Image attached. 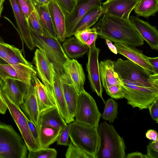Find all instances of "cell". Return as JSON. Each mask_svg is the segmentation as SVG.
<instances>
[{
	"label": "cell",
	"mask_w": 158,
	"mask_h": 158,
	"mask_svg": "<svg viewBox=\"0 0 158 158\" xmlns=\"http://www.w3.org/2000/svg\"><path fill=\"white\" fill-rule=\"evenodd\" d=\"M97 130L100 139L97 158H126L124 140L113 125L104 121L99 125Z\"/></svg>",
	"instance_id": "7a4b0ae2"
},
{
	"label": "cell",
	"mask_w": 158,
	"mask_h": 158,
	"mask_svg": "<svg viewBox=\"0 0 158 158\" xmlns=\"http://www.w3.org/2000/svg\"><path fill=\"white\" fill-rule=\"evenodd\" d=\"M149 158L147 155L139 152H135L128 154L126 158Z\"/></svg>",
	"instance_id": "c3c4849f"
},
{
	"label": "cell",
	"mask_w": 158,
	"mask_h": 158,
	"mask_svg": "<svg viewBox=\"0 0 158 158\" xmlns=\"http://www.w3.org/2000/svg\"><path fill=\"white\" fill-rule=\"evenodd\" d=\"M67 125L56 106L40 113V126L61 129Z\"/></svg>",
	"instance_id": "cb8c5ba5"
},
{
	"label": "cell",
	"mask_w": 158,
	"mask_h": 158,
	"mask_svg": "<svg viewBox=\"0 0 158 158\" xmlns=\"http://www.w3.org/2000/svg\"><path fill=\"white\" fill-rule=\"evenodd\" d=\"M120 83L123 93V98L133 108L139 110L148 109L158 97V89L146 86L141 84L120 79Z\"/></svg>",
	"instance_id": "277c9868"
},
{
	"label": "cell",
	"mask_w": 158,
	"mask_h": 158,
	"mask_svg": "<svg viewBox=\"0 0 158 158\" xmlns=\"http://www.w3.org/2000/svg\"><path fill=\"white\" fill-rule=\"evenodd\" d=\"M69 137L75 146L97 158L100 143L97 128L74 121L72 122Z\"/></svg>",
	"instance_id": "3957f363"
},
{
	"label": "cell",
	"mask_w": 158,
	"mask_h": 158,
	"mask_svg": "<svg viewBox=\"0 0 158 158\" xmlns=\"http://www.w3.org/2000/svg\"><path fill=\"white\" fill-rule=\"evenodd\" d=\"M130 19L144 41L147 42L152 49L157 50L158 31L156 27L137 17L131 16Z\"/></svg>",
	"instance_id": "44dd1931"
},
{
	"label": "cell",
	"mask_w": 158,
	"mask_h": 158,
	"mask_svg": "<svg viewBox=\"0 0 158 158\" xmlns=\"http://www.w3.org/2000/svg\"><path fill=\"white\" fill-rule=\"evenodd\" d=\"M6 45L8 54L7 64L12 66L28 81L31 82L37 74L33 66L24 57L20 49L6 43Z\"/></svg>",
	"instance_id": "8fae6325"
},
{
	"label": "cell",
	"mask_w": 158,
	"mask_h": 158,
	"mask_svg": "<svg viewBox=\"0 0 158 158\" xmlns=\"http://www.w3.org/2000/svg\"><path fill=\"white\" fill-rule=\"evenodd\" d=\"M146 137L152 141L158 140V133L156 131L152 129L148 130L146 133Z\"/></svg>",
	"instance_id": "bcb514c9"
},
{
	"label": "cell",
	"mask_w": 158,
	"mask_h": 158,
	"mask_svg": "<svg viewBox=\"0 0 158 158\" xmlns=\"http://www.w3.org/2000/svg\"><path fill=\"white\" fill-rule=\"evenodd\" d=\"M100 51V49L95 45L89 48L86 66L91 87L93 91L101 98L104 102L105 101L102 96L103 88L99 71L98 58Z\"/></svg>",
	"instance_id": "7c38bea8"
},
{
	"label": "cell",
	"mask_w": 158,
	"mask_h": 158,
	"mask_svg": "<svg viewBox=\"0 0 158 158\" xmlns=\"http://www.w3.org/2000/svg\"><path fill=\"white\" fill-rule=\"evenodd\" d=\"M63 69L78 93L85 90V77L81 64L75 59H69L63 64Z\"/></svg>",
	"instance_id": "ac0fdd59"
},
{
	"label": "cell",
	"mask_w": 158,
	"mask_h": 158,
	"mask_svg": "<svg viewBox=\"0 0 158 158\" xmlns=\"http://www.w3.org/2000/svg\"><path fill=\"white\" fill-rule=\"evenodd\" d=\"M149 158H158V140L152 141L147 146V154Z\"/></svg>",
	"instance_id": "60d3db41"
},
{
	"label": "cell",
	"mask_w": 158,
	"mask_h": 158,
	"mask_svg": "<svg viewBox=\"0 0 158 158\" xmlns=\"http://www.w3.org/2000/svg\"><path fill=\"white\" fill-rule=\"evenodd\" d=\"M106 43L110 50L114 53L117 54L118 53L117 49L115 46L112 44V42L110 40L106 39Z\"/></svg>",
	"instance_id": "f907efd6"
},
{
	"label": "cell",
	"mask_w": 158,
	"mask_h": 158,
	"mask_svg": "<svg viewBox=\"0 0 158 158\" xmlns=\"http://www.w3.org/2000/svg\"><path fill=\"white\" fill-rule=\"evenodd\" d=\"M40 4L48 5L49 3L52 0H36Z\"/></svg>",
	"instance_id": "816d5d0a"
},
{
	"label": "cell",
	"mask_w": 158,
	"mask_h": 158,
	"mask_svg": "<svg viewBox=\"0 0 158 158\" xmlns=\"http://www.w3.org/2000/svg\"><path fill=\"white\" fill-rule=\"evenodd\" d=\"M152 119L158 123V97L149 106L148 108Z\"/></svg>",
	"instance_id": "7bdbcfd3"
},
{
	"label": "cell",
	"mask_w": 158,
	"mask_h": 158,
	"mask_svg": "<svg viewBox=\"0 0 158 158\" xmlns=\"http://www.w3.org/2000/svg\"><path fill=\"white\" fill-rule=\"evenodd\" d=\"M3 85V81L0 78V93L2 89Z\"/></svg>",
	"instance_id": "db71d44e"
},
{
	"label": "cell",
	"mask_w": 158,
	"mask_h": 158,
	"mask_svg": "<svg viewBox=\"0 0 158 158\" xmlns=\"http://www.w3.org/2000/svg\"><path fill=\"white\" fill-rule=\"evenodd\" d=\"M99 68L101 80L105 89L120 83L118 74L114 69L113 61L108 59L101 61Z\"/></svg>",
	"instance_id": "d4e9b609"
},
{
	"label": "cell",
	"mask_w": 158,
	"mask_h": 158,
	"mask_svg": "<svg viewBox=\"0 0 158 158\" xmlns=\"http://www.w3.org/2000/svg\"><path fill=\"white\" fill-rule=\"evenodd\" d=\"M34 46L44 51L54 68L63 72V65L69 58L66 55L57 39L40 35L30 30Z\"/></svg>",
	"instance_id": "52a82bcc"
},
{
	"label": "cell",
	"mask_w": 158,
	"mask_h": 158,
	"mask_svg": "<svg viewBox=\"0 0 158 158\" xmlns=\"http://www.w3.org/2000/svg\"><path fill=\"white\" fill-rule=\"evenodd\" d=\"M13 11L20 36L31 51L35 46L32 40L27 20L22 13L17 0H9Z\"/></svg>",
	"instance_id": "d6986e66"
},
{
	"label": "cell",
	"mask_w": 158,
	"mask_h": 158,
	"mask_svg": "<svg viewBox=\"0 0 158 158\" xmlns=\"http://www.w3.org/2000/svg\"><path fill=\"white\" fill-rule=\"evenodd\" d=\"M0 158H2V157L0 156Z\"/></svg>",
	"instance_id": "11a10c76"
},
{
	"label": "cell",
	"mask_w": 158,
	"mask_h": 158,
	"mask_svg": "<svg viewBox=\"0 0 158 158\" xmlns=\"http://www.w3.org/2000/svg\"><path fill=\"white\" fill-rule=\"evenodd\" d=\"M114 69L122 80L158 89V74L152 75L129 60L119 58L113 61Z\"/></svg>",
	"instance_id": "5b68a950"
},
{
	"label": "cell",
	"mask_w": 158,
	"mask_h": 158,
	"mask_svg": "<svg viewBox=\"0 0 158 158\" xmlns=\"http://www.w3.org/2000/svg\"><path fill=\"white\" fill-rule=\"evenodd\" d=\"M33 87L40 113L56 106L48 88L41 82L36 76L34 77Z\"/></svg>",
	"instance_id": "603a6c76"
},
{
	"label": "cell",
	"mask_w": 158,
	"mask_h": 158,
	"mask_svg": "<svg viewBox=\"0 0 158 158\" xmlns=\"http://www.w3.org/2000/svg\"><path fill=\"white\" fill-rule=\"evenodd\" d=\"M104 103L105 107L101 117L111 123L114 122L115 118H117L118 104L112 98L108 99Z\"/></svg>",
	"instance_id": "836d02e7"
},
{
	"label": "cell",
	"mask_w": 158,
	"mask_h": 158,
	"mask_svg": "<svg viewBox=\"0 0 158 158\" xmlns=\"http://www.w3.org/2000/svg\"><path fill=\"white\" fill-rule=\"evenodd\" d=\"M27 120L31 134L34 139L39 145V134L38 128L28 118Z\"/></svg>",
	"instance_id": "f6af8a7d"
},
{
	"label": "cell",
	"mask_w": 158,
	"mask_h": 158,
	"mask_svg": "<svg viewBox=\"0 0 158 158\" xmlns=\"http://www.w3.org/2000/svg\"><path fill=\"white\" fill-rule=\"evenodd\" d=\"M134 9L138 17L155 16L158 11V0H140Z\"/></svg>",
	"instance_id": "4dcf8cb0"
},
{
	"label": "cell",
	"mask_w": 158,
	"mask_h": 158,
	"mask_svg": "<svg viewBox=\"0 0 158 158\" xmlns=\"http://www.w3.org/2000/svg\"><path fill=\"white\" fill-rule=\"evenodd\" d=\"M0 78L3 81L7 78L14 79L26 86L29 85L33 81H28L12 66L7 63H0Z\"/></svg>",
	"instance_id": "1f68e13d"
},
{
	"label": "cell",
	"mask_w": 158,
	"mask_h": 158,
	"mask_svg": "<svg viewBox=\"0 0 158 158\" xmlns=\"http://www.w3.org/2000/svg\"><path fill=\"white\" fill-rule=\"evenodd\" d=\"M103 14L102 7L91 10L78 21L74 28L72 35L78 31L90 28L96 23Z\"/></svg>",
	"instance_id": "f1b7e54d"
},
{
	"label": "cell",
	"mask_w": 158,
	"mask_h": 158,
	"mask_svg": "<svg viewBox=\"0 0 158 158\" xmlns=\"http://www.w3.org/2000/svg\"><path fill=\"white\" fill-rule=\"evenodd\" d=\"M7 108V106L0 93V113L4 114Z\"/></svg>",
	"instance_id": "681fc988"
},
{
	"label": "cell",
	"mask_w": 158,
	"mask_h": 158,
	"mask_svg": "<svg viewBox=\"0 0 158 158\" xmlns=\"http://www.w3.org/2000/svg\"><path fill=\"white\" fill-rule=\"evenodd\" d=\"M140 0H107L102 3L103 13L126 20Z\"/></svg>",
	"instance_id": "2e32d148"
},
{
	"label": "cell",
	"mask_w": 158,
	"mask_h": 158,
	"mask_svg": "<svg viewBox=\"0 0 158 158\" xmlns=\"http://www.w3.org/2000/svg\"><path fill=\"white\" fill-rule=\"evenodd\" d=\"M33 62L37 73L42 83L47 87L52 88L54 67L44 52L37 49L35 52Z\"/></svg>",
	"instance_id": "9a60e30c"
},
{
	"label": "cell",
	"mask_w": 158,
	"mask_h": 158,
	"mask_svg": "<svg viewBox=\"0 0 158 158\" xmlns=\"http://www.w3.org/2000/svg\"><path fill=\"white\" fill-rule=\"evenodd\" d=\"M0 94L5 102L10 112L17 124L28 151H35L40 148L30 130L24 113L13 103L2 91Z\"/></svg>",
	"instance_id": "9c48e42d"
},
{
	"label": "cell",
	"mask_w": 158,
	"mask_h": 158,
	"mask_svg": "<svg viewBox=\"0 0 158 158\" xmlns=\"http://www.w3.org/2000/svg\"><path fill=\"white\" fill-rule=\"evenodd\" d=\"M48 6L57 39L63 42L66 38L67 14L56 0H52Z\"/></svg>",
	"instance_id": "e0dca14e"
},
{
	"label": "cell",
	"mask_w": 158,
	"mask_h": 158,
	"mask_svg": "<svg viewBox=\"0 0 158 158\" xmlns=\"http://www.w3.org/2000/svg\"><path fill=\"white\" fill-rule=\"evenodd\" d=\"M5 0H0V17L3 9V3Z\"/></svg>",
	"instance_id": "f5cc1de1"
},
{
	"label": "cell",
	"mask_w": 158,
	"mask_h": 158,
	"mask_svg": "<svg viewBox=\"0 0 158 158\" xmlns=\"http://www.w3.org/2000/svg\"><path fill=\"white\" fill-rule=\"evenodd\" d=\"M147 59L156 72L158 73V57L152 58L148 57Z\"/></svg>",
	"instance_id": "7dc6e473"
},
{
	"label": "cell",
	"mask_w": 158,
	"mask_h": 158,
	"mask_svg": "<svg viewBox=\"0 0 158 158\" xmlns=\"http://www.w3.org/2000/svg\"><path fill=\"white\" fill-rule=\"evenodd\" d=\"M57 155L56 150L54 148H40L35 151H29L28 158H56Z\"/></svg>",
	"instance_id": "8d00e7d4"
},
{
	"label": "cell",
	"mask_w": 158,
	"mask_h": 158,
	"mask_svg": "<svg viewBox=\"0 0 158 158\" xmlns=\"http://www.w3.org/2000/svg\"><path fill=\"white\" fill-rule=\"evenodd\" d=\"M27 149L24 141L11 125L0 123V156L2 158H26Z\"/></svg>",
	"instance_id": "8992f818"
},
{
	"label": "cell",
	"mask_w": 158,
	"mask_h": 158,
	"mask_svg": "<svg viewBox=\"0 0 158 158\" xmlns=\"http://www.w3.org/2000/svg\"><path fill=\"white\" fill-rule=\"evenodd\" d=\"M64 52L69 58L76 59L82 57L89 48L81 44L75 37L65 39L62 46Z\"/></svg>",
	"instance_id": "4316f807"
},
{
	"label": "cell",
	"mask_w": 158,
	"mask_h": 158,
	"mask_svg": "<svg viewBox=\"0 0 158 158\" xmlns=\"http://www.w3.org/2000/svg\"><path fill=\"white\" fill-rule=\"evenodd\" d=\"M93 27L101 39L134 47L144 44V40L130 19L104 13Z\"/></svg>",
	"instance_id": "6da1fadb"
},
{
	"label": "cell",
	"mask_w": 158,
	"mask_h": 158,
	"mask_svg": "<svg viewBox=\"0 0 158 158\" xmlns=\"http://www.w3.org/2000/svg\"><path fill=\"white\" fill-rule=\"evenodd\" d=\"M102 0H76L72 11L66 15V38L73 36L76 25L80 19L93 8L102 7Z\"/></svg>",
	"instance_id": "30bf717a"
},
{
	"label": "cell",
	"mask_w": 158,
	"mask_h": 158,
	"mask_svg": "<svg viewBox=\"0 0 158 158\" xmlns=\"http://www.w3.org/2000/svg\"><path fill=\"white\" fill-rule=\"evenodd\" d=\"M56 0L67 14L72 11L76 1V0Z\"/></svg>",
	"instance_id": "b9f144b4"
},
{
	"label": "cell",
	"mask_w": 158,
	"mask_h": 158,
	"mask_svg": "<svg viewBox=\"0 0 158 158\" xmlns=\"http://www.w3.org/2000/svg\"><path fill=\"white\" fill-rule=\"evenodd\" d=\"M3 81L2 91L13 103L20 107V105L23 102L24 96L22 87L18 83L19 81L9 78L6 79Z\"/></svg>",
	"instance_id": "484cf974"
},
{
	"label": "cell",
	"mask_w": 158,
	"mask_h": 158,
	"mask_svg": "<svg viewBox=\"0 0 158 158\" xmlns=\"http://www.w3.org/2000/svg\"><path fill=\"white\" fill-rule=\"evenodd\" d=\"M34 79L24 97L20 107L28 119L38 128L40 126V113L33 87Z\"/></svg>",
	"instance_id": "ffe728a7"
},
{
	"label": "cell",
	"mask_w": 158,
	"mask_h": 158,
	"mask_svg": "<svg viewBox=\"0 0 158 158\" xmlns=\"http://www.w3.org/2000/svg\"><path fill=\"white\" fill-rule=\"evenodd\" d=\"M6 43L2 38L0 36V59L7 64L8 54Z\"/></svg>",
	"instance_id": "ee69618b"
},
{
	"label": "cell",
	"mask_w": 158,
	"mask_h": 158,
	"mask_svg": "<svg viewBox=\"0 0 158 158\" xmlns=\"http://www.w3.org/2000/svg\"><path fill=\"white\" fill-rule=\"evenodd\" d=\"M98 35L96 30L94 27L78 31L74 35L81 44L89 48L95 45Z\"/></svg>",
	"instance_id": "d6a6232c"
},
{
	"label": "cell",
	"mask_w": 158,
	"mask_h": 158,
	"mask_svg": "<svg viewBox=\"0 0 158 158\" xmlns=\"http://www.w3.org/2000/svg\"><path fill=\"white\" fill-rule=\"evenodd\" d=\"M34 1L35 9L45 32L49 36L57 39L48 5L41 4L36 0Z\"/></svg>",
	"instance_id": "83f0119b"
},
{
	"label": "cell",
	"mask_w": 158,
	"mask_h": 158,
	"mask_svg": "<svg viewBox=\"0 0 158 158\" xmlns=\"http://www.w3.org/2000/svg\"><path fill=\"white\" fill-rule=\"evenodd\" d=\"M105 90L106 94L112 98L118 99L123 98V93L120 83L110 86Z\"/></svg>",
	"instance_id": "ab89813d"
},
{
	"label": "cell",
	"mask_w": 158,
	"mask_h": 158,
	"mask_svg": "<svg viewBox=\"0 0 158 158\" xmlns=\"http://www.w3.org/2000/svg\"><path fill=\"white\" fill-rule=\"evenodd\" d=\"M68 146L65 154L66 158H96L95 156L78 148L71 142Z\"/></svg>",
	"instance_id": "d590c367"
},
{
	"label": "cell",
	"mask_w": 158,
	"mask_h": 158,
	"mask_svg": "<svg viewBox=\"0 0 158 158\" xmlns=\"http://www.w3.org/2000/svg\"><path fill=\"white\" fill-rule=\"evenodd\" d=\"M101 116L93 97L85 90L79 93L74 121L98 128Z\"/></svg>",
	"instance_id": "ba28073f"
},
{
	"label": "cell",
	"mask_w": 158,
	"mask_h": 158,
	"mask_svg": "<svg viewBox=\"0 0 158 158\" xmlns=\"http://www.w3.org/2000/svg\"><path fill=\"white\" fill-rule=\"evenodd\" d=\"M38 129L40 148H48L50 145L57 141L61 130L41 126H40Z\"/></svg>",
	"instance_id": "f546056e"
},
{
	"label": "cell",
	"mask_w": 158,
	"mask_h": 158,
	"mask_svg": "<svg viewBox=\"0 0 158 158\" xmlns=\"http://www.w3.org/2000/svg\"><path fill=\"white\" fill-rule=\"evenodd\" d=\"M114 45L117 49L118 53L125 56L149 74L152 75L158 74L148 61L147 59L148 56L144 55L142 50L135 47L123 44L115 43Z\"/></svg>",
	"instance_id": "5bb4252c"
},
{
	"label": "cell",
	"mask_w": 158,
	"mask_h": 158,
	"mask_svg": "<svg viewBox=\"0 0 158 158\" xmlns=\"http://www.w3.org/2000/svg\"><path fill=\"white\" fill-rule=\"evenodd\" d=\"M72 122L67 124L61 130L57 140V145L66 146L69 145V134L71 128Z\"/></svg>",
	"instance_id": "f35d334b"
},
{
	"label": "cell",
	"mask_w": 158,
	"mask_h": 158,
	"mask_svg": "<svg viewBox=\"0 0 158 158\" xmlns=\"http://www.w3.org/2000/svg\"><path fill=\"white\" fill-rule=\"evenodd\" d=\"M27 21L30 30L39 35H48L45 32L35 9L30 15Z\"/></svg>",
	"instance_id": "e575fe53"
},
{
	"label": "cell",
	"mask_w": 158,
	"mask_h": 158,
	"mask_svg": "<svg viewBox=\"0 0 158 158\" xmlns=\"http://www.w3.org/2000/svg\"><path fill=\"white\" fill-rule=\"evenodd\" d=\"M17 0L22 13L27 20L35 10L34 0Z\"/></svg>",
	"instance_id": "74e56055"
},
{
	"label": "cell",
	"mask_w": 158,
	"mask_h": 158,
	"mask_svg": "<svg viewBox=\"0 0 158 158\" xmlns=\"http://www.w3.org/2000/svg\"><path fill=\"white\" fill-rule=\"evenodd\" d=\"M63 73L53 68L52 88L47 87L60 114L68 124L74 121V119L69 113L64 98L60 77L61 73Z\"/></svg>",
	"instance_id": "4fadbf2b"
},
{
	"label": "cell",
	"mask_w": 158,
	"mask_h": 158,
	"mask_svg": "<svg viewBox=\"0 0 158 158\" xmlns=\"http://www.w3.org/2000/svg\"><path fill=\"white\" fill-rule=\"evenodd\" d=\"M60 77L69 112L71 116L74 118L77 112L79 94L64 72L61 73Z\"/></svg>",
	"instance_id": "7402d4cb"
}]
</instances>
